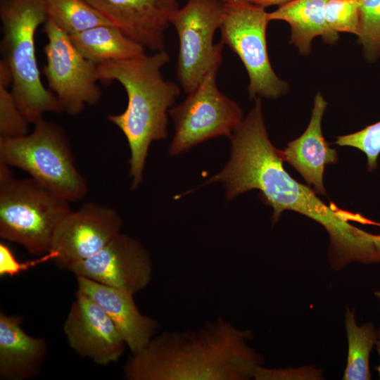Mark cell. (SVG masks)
<instances>
[{"instance_id":"4dcf8cb0","label":"cell","mask_w":380,"mask_h":380,"mask_svg":"<svg viewBox=\"0 0 380 380\" xmlns=\"http://www.w3.org/2000/svg\"><path fill=\"white\" fill-rule=\"evenodd\" d=\"M373 239H374V241L376 245V247L377 250L379 251V252L380 253V234H378V235L374 234Z\"/></svg>"},{"instance_id":"ac0fdd59","label":"cell","mask_w":380,"mask_h":380,"mask_svg":"<svg viewBox=\"0 0 380 380\" xmlns=\"http://www.w3.org/2000/svg\"><path fill=\"white\" fill-rule=\"evenodd\" d=\"M327 0H292L268 13L270 20H283L291 27L290 42L300 53L310 52L312 40L321 36L326 43L337 42L338 34L328 25L324 16Z\"/></svg>"},{"instance_id":"d4e9b609","label":"cell","mask_w":380,"mask_h":380,"mask_svg":"<svg viewBox=\"0 0 380 380\" xmlns=\"http://www.w3.org/2000/svg\"><path fill=\"white\" fill-rule=\"evenodd\" d=\"M336 143L341 146H351L362 151L367 156V168L372 171L378 167L377 161L380 154V121L358 132L338 137Z\"/></svg>"},{"instance_id":"ffe728a7","label":"cell","mask_w":380,"mask_h":380,"mask_svg":"<svg viewBox=\"0 0 380 380\" xmlns=\"http://www.w3.org/2000/svg\"><path fill=\"white\" fill-rule=\"evenodd\" d=\"M345 327L348 341L346 365L343 380H369V355L376 338L374 325L369 322L357 325L355 310L348 308L345 313Z\"/></svg>"},{"instance_id":"e0dca14e","label":"cell","mask_w":380,"mask_h":380,"mask_svg":"<svg viewBox=\"0 0 380 380\" xmlns=\"http://www.w3.org/2000/svg\"><path fill=\"white\" fill-rule=\"evenodd\" d=\"M18 315L0 313V379L23 380L37 376L44 362L48 346L28 335Z\"/></svg>"},{"instance_id":"8fae6325","label":"cell","mask_w":380,"mask_h":380,"mask_svg":"<svg viewBox=\"0 0 380 380\" xmlns=\"http://www.w3.org/2000/svg\"><path fill=\"white\" fill-rule=\"evenodd\" d=\"M122 220L115 210L94 203H84L68 213L57 227L50 251L54 261L68 270L103 248L120 232Z\"/></svg>"},{"instance_id":"603a6c76","label":"cell","mask_w":380,"mask_h":380,"mask_svg":"<svg viewBox=\"0 0 380 380\" xmlns=\"http://www.w3.org/2000/svg\"><path fill=\"white\" fill-rule=\"evenodd\" d=\"M29 123L11 91L0 85V137L11 139L25 136L28 134Z\"/></svg>"},{"instance_id":"6da1fadb","label":"cell","mask_w":380,"mask_h":380,"mask_svg":"<svg viewBox=\"0 0 380 380\" xmlns=\"http://www.w3.org/2000/svg\"><path fill=\"white\" fill-rule=\"evenodd\" d=\"M230 139L228 163L204 185L222 183L227 200L250 190H259L262 201L273 208V224L286 210L317 222L329 235V260L337 270L353 261L365 264L380 262L374 234L352 224L370 223L368 220L333 203L327 205L309 186L299 183L286 171L281 151L269 139L260 99H256L254 107Z\"/></svg>"},{"instance_id":"277c9868","label":"cell","mask_w":380,"mask_h":380,"mask_svg":"<svg viewBox=\"0 0 380 380\" xmlns=\"http://www.w3.org/2000/svg\"><path fill=\"white\" fill-rule=\"evenodd\" d=\"M1 49L9 67L11 92L30 123L47 113L63 112L56 96L42 82L35 51L34 35L49 16L45 0H3Z\"/></svg>"},{"instance_id":"4316f807","label":"cell","mask_w":380,"mask_h":380,"mask_svg":"<svg viewBox=\"0 0 380 380\" xmlns=\"http://www.w3.org/2000/svg\"><path fill=\"white\" fill-rule=\"evenodd\" d=\"M56 258V254L53 251H49L34 260L21 262L15 258L10 248L4 243L1 242L0 275L1 277L6 275L13 277L38 264L51 260H54Z\"/></svg>"},{"instance_id":"5b68a950","label":"cell","mask_w":380,"mask_h":380,"mask_svg":"<svg viewBox=\"0 0 380 380\" xmlns=\"http://www.w3.org/2000/svg\"><path fill=\"white\" fill-rule=\"evenodd\" d=\"M72 210L70 202L31 177L15 178L0 161V236L30 254L50 251L54 232Z\"/></svg>"},{"instance_id":"7c38bea8","label":"cell","mask_w":380,"mask_h":380,"mask_svg":"<svg viewBox=\"0 0 380 380\" xmlns=\"http://www.w3.org/2000/svg\"><path fill=\"white\" fill-rule=\"evenodd\" d=\"M68 270L134 295L150 283L152 262L139 241L120 232L100 251Z\"/></svg>"},{"instance_id":"9a60e30c","label":"cell","mask_w":380,"mask_h":380,"mask_svg":"<svg viewBox=\"0 0 380 380\" xmlns=\"http://www.w3.org/2000/svg\"><path fill=\"white\" fill-rule=\"evenodd\" d=\"M77 291L94 300L113 321L131 354L141 351L157 334L159 322L140 312L134 294L76 276Z\"/></svg>"},{"instance_id":"ba28073f","label":"cell","mask_w":380,"mask_h":380,"mask_svg":"<svg viewBox=\"0 0 380 380\" xmlns=\"http://www.w3.org/2000/svg\"><path fill=\"white\" fill-rule=\"evenodd\" d=\"M217 70L208 72L183 102L170 109L175 127L169 149L171 155L186 152L212 138H230L243 121L241 107L218 89Z\"/></svg>"},{"instance_id":"7402d4cb","label":"cell","mask_w":380,"mask_h":380,"mask_svg":"<svg viewBox=\"0 0 380 380\" xmlns=\"http://www.w3.org/2000/svg\"><path fill=\"white\" fill-rule=\"evenodd\" d=\"M357 36L365 60L376 61L380 56V0H360Z\"/></svg>"},{"instance_id":"44dd1931","label":"cell","mask_w":380,"mask_h":380,"mask_svg":"<svg viewBox=\"0 0 380 380\" xmlns=\"http://www.w3.org/2000/svg\"><path fill=\"white\" fill-rule=\"evenodd\" d=\"M49 18L68 35L103 25H112L84 0H45Z\"/></svg>"},{"instance_id":"8992f818","label":"cell","mask_w":380,"mask_h":380,"mask_svg":"<svg viewBox=\"0 0 380 380\" xmlns=\"http://www.w3.org/2000/svg\"><path fill=\"white\" fill-rule=\"evenodd\" d=\"M0 161L24 170L70 203L82 199L88 192L87 181L75 165L64 130L43 118L34 123L30 134L0 137Z\"/></svg>"},{"instance_id":"484cf974","label":"cell","mask_w":380,"mask_h":380,"mask_svg":"<svg viewBox=\"0 0 380 380\" xmlns=\"http://www.w3.org/2000/svg\"><path fill=\"white\" fill-rule=\"evenodd\" d=\"M322 371L314 366L298 368H267L260 367L254 376L256 380H319L322 379Z\"/></svg>"},{"instance_id":"3957f363","label":"cell","mask_w":380,"mask_h":380,"mask_svg":"<svg viewBox=\"0 0 380 380\" xmlns=\"http://www.w3.org/2000/svg\"><path fill=\"white\" fill-rule=\"evenodd\" d=\"M170 61L165 51L151 55L97 64L99 80L118 82L127 96L126 109L108 120L125 135L129 149L132 189L143 179L149 147L167 137V113L180 94L179 87L164 79L161 70Z\"/></svg>"},{"instance_id":"cb8c5ba5","label":"cell","mask_w":380,"mask_h":380,"mask_svg":"<svg viewBox=\"0 0 380 380\" xmlns=\"http://www.w3.org/2000/svg\"><path fill=\"white\" fill-rule=\"evenodd\" d=\"M360 0H327L324 16L329 27L336 32L357 34Z\"/></svg>"},{"instance_id":"d6986e66","label":"cell","mask_w":380,"mask_h":380,"mask_svg":"<svg viewBox=\"0 0 380 380\" xmlns=\"http://www.w3.org/2000/svg\"><path fill=\"white\" fill-rule=\"evenodd\" d=\"M68 36L77 50L96 64L132 58L145 53L144 47L112 25L96 26Z\"/></svg>"},{"instance_id":"83f0119b","label":"cell","mask_w":380,"mask_h":380,"mask_svg":"<svg viewBox=\"0 0 380 380\" xmlns=\"http://www.w3.org/2000/svg\"><path fill=\"white\" fill-rule=\"evenodd\" d=\"M13 77L11 70L4 60L0 61V85L8 87L12 85Z\"/></svg>"},{"instance_id":"1f68e13d","label":"cell","mask_w":380,"mask_h":380,"mask_svg":"<svg viewBox=\"0 0 380 380\" xmlns=\"http://www.w3.org/2000/svg\"><path fill=\"white\" fill-rule=\"evenodd\" d=\"M375 296L380 300V291L374 293Z\"/></svg>"},{"instance_id":"2e32d148","label":"cell","mask_w":380,"mask_h":380,"mask_svg":"<svg viewBox=\"0 0 380 380\" xmlns=\"http://www.w3.org/2000/svg\"><path fill=\"white\" fill-rule=\"evenodd\" d=\"M327 101L320 93L314 99L310 122L303 134L290 141L281 151L284 161L292 165L315 191L325 194L323 174L327 165L338 161V154L325 141L322 131V120Z\"/></svg>"},{"instance_id":"4fadbf2b","label":"cell","mask_w":380,"mask_h":380,"mask_svg":"<svg viewBox=\"0 0 380 380\" xmlns=\"http://www.w3.org/2000/svg\"><path fill=\"white\" fill-rule=\"evenodd\" d=\"M63 331L75 353L102 366L118 361L127 347L105 311L78 291L64 322Z\"/></svg>"},{"instance_id":"52a82bcc","label":"cell","mask_w":380,"mask_h":380,"mask_svg":"<svg viewBox=\"0 0 380 380\" xmlns=\"http://www.w3.org/2000/svg\"><path fill=\"white\" fill-rule=\"evenodd\" d=\"M221 42L241 61L249 77L251 99H276L288 84L274 72L268 56L266 30L270 21L265 8L246 0H222Z\"/></svg>"},{"instance_id":"f546056e","label":"cell","mask_w":380,"mask_h":380,"mask_svg":"<svg viewBox=\"0 0 380 380\" xmlns=\"http://www.w3.org/2000/svg\"><path fill=\"white\" fill-rule=\"evenodd\" d=\"M376 341H375V346H376V350L380 357V327L376 331ZM376 369L379 372V379H380V364L379 365L376 367Z\"/></svg>"},{"instance_id":"30bf717a","label":"cell","mask_w":380,"mask_h":380,"mask_svg":"<svg viewBox=\"0 0 380 380\" xmlns=\"http://www.w3.org/2000/svg\"><path fill=\"white\" fill-rule=\"evenodd\" d=\"M44 32L47 43L44 47L46 63L43 72L50 91L63 112L78 115L87 105L94 106L101 98L97 64L86 58L68 34L49 18Z\"/></svg>"},{"instance_id":"7a4b0ae2","label":"cell","mask_w":380,"mask_h":380,"mask_svg":"<svg viewBox=\"0 0 380 380\" xmlns=\"http://www.w3.org/2000/svg\"><path fill=\"white\" fill-rule=\"evenodd\" d=\"M250 330L222 317L197 329L165 331L141 351L131 354L124 367L127 380H248L263 365L252 348Z\"/></svg>"},{"instance_id":"9c48e42d","label":"cell","mask_w":380,"mask_h":380,"mask_svg":"<svg viewBox=\"0 0 380 380\" xmlns=\"http://www.w3.org/2000/svg\"><path fill=\"white\" fill-rule=\"evenodd\" d=\"M222 15V0H187L171 18L179 40L177 77L186 94L221 64L223 44L213 38Z\"/></svg>"},{"instance_id":"5bb4252c","label":"cell","mask_w":380,"mask_h":380,"mask_svg":"<svg viewBox=\"0 0 380 380\" xmlns=\"http://www.w3.org/2000/svg\"><path fill=\"white\" fill-rule=\"evenodd\" d=\"M127 37L156 52L165 50V32L178 0H84Z\"/></svg>"},{"instance_id":"f1b7e54d","label":"cell","mask_w":380,"mask_h":380,"mask_svg":"<svg viewBox=\"0 0 380 380\" xmlns=\"http://www.w3.org/2000/svg\"><path fill=\"white\" fill-rule=\"evenodd\" d=\"M255 5L265 8L270 6L278 5L281 6L292 0H246Z\"/></svg>"}]
</instances>
